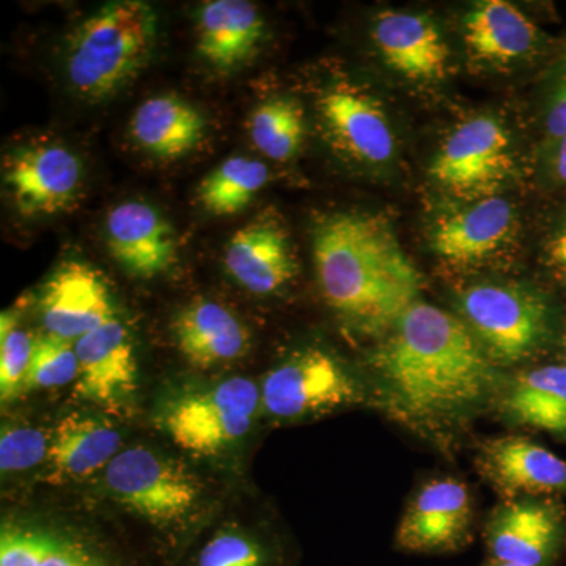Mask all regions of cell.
Masks as SVG:
<instances>
[{"instance_id":"cell-1","label":"cell","mask_w":566,"mask_h":566,"mask_svg":"<svg viewBox=\"0 0 566 566\" xmlns=\"http://www.w3.org/2000/svg\"><path fill=\"white\" fill-rule=\"evenodd\" d=\"M375 354L387 401L405 419L461 422L493 397L497 370L460 316L416 301Z\"/></svg>"},{"instance_id":"cell-2","label":"cell","mask_w":566,"mask_h":566,"mask_svg":"<svg viewBox=\"0 0 566 566\" xmlns=\"http://www.w3.org/2000/svg\"><path fill=\"white\" fill-rule=\"evenodd\" d=\"M316 279L335 314L363 333H381L419 301L420 275L387 219L334 212L314 230Z\"/></svg>"},{"instance_id":"cell-3","label":"cell","mask_w":566,"mask_h":566,"mask_svg":"<svg viewBox=\"0 0 566 566\" xmlns=\"http://www.w3.org/2000/svg\"><path fill=\"white\" fill-rule=\"evenodd\" d=\"M156 40L158 17L150 3H106L66 40L65 73L71 91L88 103L111 98L145 70Z\"/></svg>"},{"instance_id":"cell-4","label":"cell","mask_w":566,"mask_h":566,"mask_svg":"<svg viewBox=\"0 0 566 566\" xmlns=\"http://www.w3.org/2000/svg\"><path fill=\"white\" fill-rule=\"evenodd\" d=\"M460 311L461 319L495 367H512L532 359L553 337L549 305L524 286H471L460 296Z\"/></svg>"},{"instance_id":"cell-5","label":"cell","mask_w":566,"mask_h":566,"mask_svg":"<svg viewBox=\"0 0 566 566\" xmlns=\"http://www.w3.org/2000/svg\"><path fill=\"white\" fill-rule=\"evenodd\" d=\"M260 408L262 395L252 379L229 378L175 400L164 416V427L185 452L221 455L251 431Z\"/></svg>"},{"instance_id":"cell-6","label":"cell","mask_w":566,"mask_h":566,"mask_svg":"<svg viewBox=\"0 0 566 566\" xmlns=\"http://www.w3.org/2000/svg\"><path fill=\"white\" fill-rule=\"evenodd\" d=\"M104 485L118 505L155 524L185 520L200 494L182 465L147 447L120 450L104 469Z\"/></svg>"},{"instance_id":"cell-7","label":"cell","mask_w":566,"mask_h":566,"mask_svg":"<svg viewBox=\"0 0 566 566\" xmlns=\"http://www.w3.org/2000/svg\"><path fill=\"white\" fill-rule=\"evenodd\" d=\"M262 409L277 420H301L359 403L360 387L329 353L307 348L264 376Z\"/></svg>"},{"instance_id":"cell-8","label":"cell","mask_w":566,"mask_h":566,"mask_svg":"<svg viewBox=\"0 0 566 566\" xmlns=\"http://www.w3.org/2000/svg\"><path fill=\"white\" fill-rule=\"evenodd\" d=\"M512 140L504 123L490 115L471 118L453 129L436 153L433 180L460 199L493 197L512 177Z\"/></svg>"},{"instance_id":"cell-9","label":"cell","mask_w":566,"mask_h":566,"mask_svg":"<svg viewBox=\"0 0 566 566\" xmlns=\"http://www.w3.org/2000/svg\"><path fill=\"white\" fill-rule=\"evenodd\" d=\"M82 175L80 158L50 142L21 145L2 163L7 196L24 218H46L69 210L80 197Z\"/></svg>"},{"instance_id":"cell-10","label":"cell","mask_w":566,"mask_h":566,"mask_svg":"<svg viewBox=\"0 0 566 566\" xmlns=\"http://www.w3.org/2000/svg\"><path fill=\"white\" fill-rule=\"evenodd\" d=\"M472 499L455 479H439L417 491L405 510L395 546L409 554H447L463 549L472 536Z\"/></svg>"},{"instance_id":"cell-11","label":"cell","mask_w":566,"mask_h":566,"mask_svg":"<svg viewBox=\"0 0 566 566\" xmlns=\"http://www.w3.org/2000/svg\"><path fill=\"white\" fill-rule=\"evenodd\" d=\"M485 543L495 560L551 566L564 549V513L553 502L535 497L504 501L488 517Z\"/></svg>"},{"instance_id":"cell-12","label":"cell","mask_w":566,"mask_h":566,"mask_svg":"<svg viewBox=\"0 0 566 566\" xmlns=\"http://www.w3.org/2000/svg\"><path fill=\"white\" fill-rule=\"evenodd\" d=\"M80 376L76 392L112 412L132 403L137 390V360L132 334L115 316L76 340Z\"/></svg>"},{"instance_id":"cell-13","label":"cell","mask_w":566,"mask_h":566,"mask_svg":"<svg viewBox=\"0 0 566 566\" xmlns=\"http://www.w3.org/2000/svg\"><path fill=\"white\" fill-rule=\"evenodd\" d=\"M316 109L331 139L349 158L368 166H382L394 158V129L374 96L342 82L323 91Z\"/></svg>"},{"instance_id":"cell-14","label":"cell","mask_w":566,"mask_h":566,"mask_svg":"<svg viewBox=\"0 0 566 566\" xmlns=\"http://www.w3.org/2000/svg\"><path fill=\"white\" fill-rule=\"evenodd\" d=\"M39 312L48 334L66 340L98 329L115 318L109 289L87 263H63L44 283Z\"/></svg>"},{"instance_id":"cell-15","label":"cell","mask_w":566,"mask_h":566,"mask_svg":"<svg viewBox=\"0 0 566 566\" xmlns=\"http://www.w3.org/2000/svg\"><path fill=\"white\" fill-rule=\"evenodd\" d=\"M516 233L515 207L502 197H486L439 219L431 248L447 263L471 266L504 252Z\"/></svg>"},{"instance_id":"cell-16","label":"cell","mask_w":566,"mask_h":566,"mask_svg":"<svg viewBox=\"0 0 566 566\" xmlns=\"http://www.w3.org/2000/svg\"><path fill=\"white\" fill-rule=\"evenodd\" d=\"M480 475L505 501L566 493V461L521 436L488 439L476 455Z\"/></svg>"},{"instance_id":"cell-17","label":"cell","mask_w":566,"mask_h":566,"mask_svg":"<svg viewBox=\"0 0 566 566\" xmlns=\"http://www.w3.org/2000/svg\"><path fill=\"white\" fill-rule=\"evenodd\" d=\"M106 241L112 259L134 277H156L177 260L174 227L151 205L136 200L107 214Z\"/></svg>"},{"instance_id":"cell-18","label":"cell","mask_w":566,"mask_h":566,"mask_svg":"<svg viewBox=\"0 0 566 566\" xmlns=\"http://www.w3.org/2000/svg\"><path fill=\"white\" fill-rule=\"evenodd\" d=\"M371 39L382 61L411 81L444 80L450 50L433 21L409 11H381L375 18Z\"/></svg>"},{"instance_id":"cell-19","label":"cell","mask_w":566,"mask_h":566,"mask_svg":"<svg viewBox=\"0 0 566 566\" xmlns=\"http://www.w3.org/2000/svg\"><path fill=\"white\" fill-rule=\"evenodd\" d=\"M227 273L253 294H273L297 273L289 234L274 219H255L233 233L223 252Z\"/></svg>"},{"instance_id":"cell-20","label":"cell","mask_w":566,"mask_h":566,"mask_svg":"<svg viewBox=\"0 0 566 566\" xmlns=\"http://www.w3.org/2000/svg\"><path fill=\"white\" fill-rule=\"evenodd\" d=\"M175 342L193 368L208 370L234 363L251 346L248 326L226 305L193 300L175 316Z\"/></svg>"},{"instance_id":"cell-21","label":"cell","mask_w":566,"mask_h":566,"mask_svg":"<svg viewBox=\"0 0 566 566\" xmlns=\"http://www.w3.org/2000/svg\"><path fill=\"white\" fill-rule=\"evenodd\" d=\"M264 21L245 0H210L197 13V52L219 73L243 66L259 48Z\"/></svg>"},{"instance_id":"cell-22","label":"cell","mask_w":566,"mask_h":566,"mask_svg":"<svg viewBox=\"0 0 566 566\" xmlns=\"http://www.w3.org/2000/svg\"><path fill=\"white\" fill-rule=\"evenodd\" d=\"M122 436L99 417L74 412L51 433L46 482H81L106 469L120 452Z\"/></svg>"},{"instance_id":"cell-23","label":"cell","mask_w":566,"mask_h":566,"mask_svg":"<svg viewBox=\"0 0 566 566\" xmlns=\"http://www.w3.org/2000/svg\"><path fill=\"white\" fill-rule=\"evenodd\" d=\"M464 43L471 57L509 65L534 54L539 32L526 13L506 0H482L464 18Z\"/></svg>"},{"instance_id":"cell-24","label":"cell","mask_w":566,"mask_h":566,"mask_svg":"<svg viewBox=\"0 0 566 566\" xmlns=\"http://www.w3.org/2000/svg\"><path fill=\"white\" fill-rule=\"evenodd\" d=\"M203 115L191 103L167 93L153 96L137 107L129 123V136L142 151L175 161L189 155L203 139Z\"/></svg>"},{"instance_id":"cell-25","label":"cell","mask_w":566,"mask_h":566,"mask_svg":"<svg viewBox=\"0 0 566 566\" xmlns=\"http://www.w3.org/2000/svg\"><path fill=\"white\" fill-rule=\"evenodd\" d=\"M0 566H118L77 536L33 524H3Z\"/></svg>"},{"instance_id":"cell-26","label":"cell","mask_w":566,"mask_h":566,"mask_svg":"<svg viewBox=\"0 0 566 566\" xmlns=\"http://www.w3.org/2000/svg\"><path fill=\"white\" fill-rule=\"evenodd\" d=\"M502 409L512 422L566 438V364L517 376Z\"/></svg>"},{"instance_id":"cell-27","label":"cell","mask_w":566,"mask_h":566,"mask_svg":"<svg viewBox=\"0 0 566 566\" xmlns=\"http://www.w3.org/2000/svg\"><path fill=\"white\" fill-rule=\"evenodd\" d=\"M270 178L268 167L256 159L232 156L219 164L197 188V200L212 216L244 211Z\"/></svg>"},{"instance_id":"cell-28","label":"cell","mask_w":566,"mask_h":566,"mask_svg":"<svg viewBox=\"0 0 566 566\" xmlns=\"http://www.w3.org/2000/svg\"><path fill=\"white\" fill-rule=\"evenodd\" d=\"M248 128L252 144L262 155L277 163L290 161L303 147V106L285 96L266 99L253 109Z\"/></svg>"},{"instance_id":"cell-29","label":"cell","mask_w":566,"mask_h":566,"mask_svg":"<svg viewBox=\"0 0 566 566\" xmlns=\"http://www.w3.org/2000/svg\"><path fill=\"white\" fill-rule=\"evenodd\" d=\"M77 376L80 360L76 342L48 334L35 340L31 365L25 376L24 394L66 386L77 381Z\"/></svg>"},{"instance_id":"cell-30","label":"cell","mask_w":566,"mask_h":566,"mask_svg":"<svg viewBox=\"0 0 566 566\" xmlns=\"http://www.w3.org/2000/svg\"><path fill=\"white\" fill-rule=\"evenodd\" d=\"M35 340L22 329L13 312L0 318V398L10 403L24 394L25 376L31 365Z\"/></svg>"},{"instance_id":"cell-31","label":"cell","mask_w":566,"mask_h":566,"mask_svg":"<svg viewBox=\"0 0 566 566\" xmlns=\"http://www.w3.org/2000/svg\"><path fill=\"white\" fill-rule=\"evenodd\" d=\"M193 566H271V556L255 536L223 528L205 543Z\"/></svg>"},{"instance_id":"cell-32","label":"cell","mask_w":566,"mask_h":566,"mask_svg":"<svg viewBox=\"0 0 566 566\" xmlns=\"http://www.w3.org/2000/svg\"><path fill=\"white\" fill-rule=\"evenodd\" d=\"M51 434L39 428H3L0 438V469L3 474L28 471L48 460Z\"/></svg>"},{"instance_id":"cell-33","label":"cell","mask_w":566,"mask_h":566,"mask_svg":"<svg viewBox=\"0 0 566 566\" xmlns=\"http://www.w3.org/2000/svg\"><path fill=\"white\" fill-rule=\"evenodd\" d=\"M546 137L551 144L566 136V73L557 81L551 93L545 117Z\"/></svg>"},{"instance_id":"cell-34","label":"cell","mask_w":566,"mask_h":566,"mask_svg":"<svg viewBox=\"0 0 566 566\" xmlns=\"http://www.w3.org/2000/svg\"><path fill=\"white\" fill-rule=\"evenodd\" d=\"M546 255L551 270L566 283V221L558 227L547 243Z\"/></svg>"},{"instance_id":"cell-35","label":"cell","mask_w":566,"mask_h":566,"mask_svg":"<svg viewBox=\"0 0 566 566\" xmlns=\"http://www.w3.org/2000/svg\"><path fill=\"white\" fill-rule=\"evenodd\" d=\"M553 169L557 180L566 185V136L554 144Z\"/></svg>"},{"instance_id":"cell-36","label":"cell","mask_w":566,"mask_h":566,"mask_svg":"<svg viewBox=\"0 0 566 566\" xmlns=\"http://www.w3.org/2000/svg\"><path fill=\"white\" fill-rule=\"evenodd\" d=\"M483 566H523L516 564H509V562L495 560V558H488V562Z\"/></svg>"}]
</instances>
